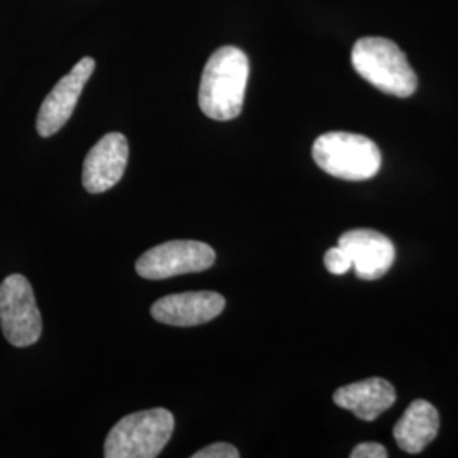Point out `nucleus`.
<instances>
[{
	"label": "nucleus",
	"instance_id": "12",
	"mask_svg": "<svg viewBox=\"0 0 458 458\" xmlns=\"http://www.w3.org/2000/svg\"><path fill=\"white\" fill-rule=\"evenodd\" d=\"M440 431V414L425 399H416L394 426V438L401 450L421 454Z\"/></svg>",
	"mask_w": 458,
	"mask_h": 458
},
{
	"label": "nucleus",
	"instance_id": "7",
	"mask_svg": "<svg viewBox=\"0 0 458 458\" xmlns=\"http://www.w3.org/2000/svg\"><path fill=\"white\" fill-rule=\"evenodd\" d=\"M94 58L85 56L53 87V90L43 100L36 119V130L39 136L49 138L65 126L75 111L85 83L89 82L94 73Z\"/></svg>",
	"mask_w": 458,
	"mask_h": 458
},
{
	"label": "nucleus",
	"instance_id": "3",
	"mask_svg": "<svg viewBox=\"0 0 458 458\" xmlns=\"http://www.w3.org/2000/svg\"><path fill=\"white\" fill-rule=\"evenodd\" d=\"M312 158L323 172L350 182L370 181L382 165L376 143L355 132L321 134L312 145Z\"/></svg>",
	"mask_w": 458,
	"mask_h": 458
},
{
	"label": "nucleus",
	"instance_id": "2",
	"mask_svg": "<svg viewBox=\"0 0 458 458\" xmlns=\"http://www.w3.org/2000/svg\"><path fill=\"white\" fill-rule=\"evenodd\" d=\"M352 65L363 81L394 98H411L418 77L401 48L386 38H361L352 49Z\"/></svg>",
	"mask_w": 458,
	"mask_h": 458
},
{
	"label": "nucleus",
	"instance_id": "14",
	"mask_svg": "<svg viewBox=\"0 0 458 458\" xmlns=\"http://www.w3.org/2000/svg\"><path fill=\"white\" fill-rule=\"evenodd\" d=\"M192 458H240V452L229 443H214L196 452Z\"/></svg>",
	"mask_w": 458,
	"mask_h": 458
},
{
	"label": "nucleus",
	"instance_id": "8",
	"mask_svg": "<svg viewBox=\"0 0 458 458\" xmlns=\"http://www.w3.org/2000/svg\"><path fill=\"white\" fill-rule=\"evenodd\" d=\"M130 158L128 140L121 132L100 138L83 162L82 182L90 194H102L123 179Z\"/></svg>",
	"mask_w": 458,
	"mask_h": 458
},
{
	"label": "nucleus",
	"instance_id": "4",
	"mask_svg": "<svg viewBox=\"0 0 458 458\" xmlns=\"http://www.w3.org/2000/svg\"><path fill=\"white\" fill-rule=\"evenodd\" d=\"M174 416L164 408L138 411L123 418L106 438V458H155L174 433Z\"/></svg>",
	"mask_w": 458,
	"mask_h": 458
},
{
	"label": "nucleus",
	"instance_id": "13",
	"mask_svg": "<svg viewBox=\"0 0 458 458\" xmlns=\"http://www.w3.org/2000/svg\"><path fill=\"white\" fill-rule=\"evenodd\" d=\"M325 267H327V272L333 274V276H344L346 274L353 263L350 255L344 251L342 246H335V248H329L325 255Z\"/></svg>",
	"mask_w": 458,
	"mask_h": 458
},
{
	"label": "nucleus",
	"instance_id": "6",
	"mask_svg": "<svg viewBox=\"0 0 458 458\" xmlns=\"http://www.w3.org/2000/svg\"><path fill=\"white\" fill-rule=\"evenodd\" d=\"M216 253L202 242L175 240L149 248L136 262V272L143 278L162 280L183 274L204 272L213 267Z\"/></svg>",
	"mask_w": 458,
	"mask_h": 458
},
{
	"label": "nucleus",
	"instance_id": "1",
	"mask_svg": "<svg viewBox=\"0 0 458 458\" xmlns=\"http://www.w3.org/2000/svg\"><path fill=\"white\" fill-rule=\"evenodd\" d=\"M250 62L245 51L236 47L216 49L204 66L199 106L214 121H231L242 114L245 102Z\"/></svg>",
	"mask_w": 458,
	"mask_h": 458
},
{
	"label": "nucleus",
	"instance_id": "15",
	"mask_svg": "<svg viewBox=\"0 0 458 458\" xmlns=\"http://www.w3.org/2000/svg\"><path fill=\"white\" fill-rule=\"evenodd\" d=\"M387 450L380 443H360L350 454L352 458H386Z\"/></svg>",
	"mask_w": 458,
	"mask_h": 458
},
{
	"label": "nucleus",
	"instance_id": "10",
	"mask_svg": "<svg viewBox=\"0 0 458 458\" xmlns=\"http://www.w3.org/2000/svg\"><path fill=\"white\" fill-rule=\"evenodd\" d=\"M225 306V297L217 293H183L158 299L151 308V316L155 321L170 327H199L213 321Z\"/></svg>",
	"mask_w": 458,
	"mask_h": 458
},
{
	"label": "nucleus",
	"instance_id": "11",
	"mask_svg": "<svg viewBox=\"0 0 458 458\" xmlns=\"http://www.w3.org/2000/svg\"><path fill=\"white\" fill-rule=\"evenodd\" d=\"M333 401L363 421H374L395 403V391L391 382L374 377L340 387L333 394Z\"/></svg>",
	"mask_w": 458,
	"mask_h": 458
},
{
	"label": "nucleus",
	"instance_id": "5",
	"mask_svg": "<svg viewBox=\"0 0 458 458\" xmlns=\"http://www.w3.org/2000/svg\"><path fill=\"white\" fill-rule=\"evenodd\" d=\"M0 327L14 346L34 344L43 331L33 287L24 276L13 274L0 284Z\"/></svg>",
	"mask_w": 458,
	"mask_h": 458
},
{
	"label": "nucleus",
	"instance_id": "9",
	"mask_svg": "<svg viewBox=\"0 0 458 458\" xmlns=\"http://www.w3.org/2000/svg\"><path fill=\"white\" fill-rule=\"evenodd\" d=\"M338 245L350 255L357 277L377 280L384 277L395 259L393 242L374 229H352L340 236Z\"/></svg>",
	"mask_w": 458,
	"mask_h": 458
}]
</instances>
